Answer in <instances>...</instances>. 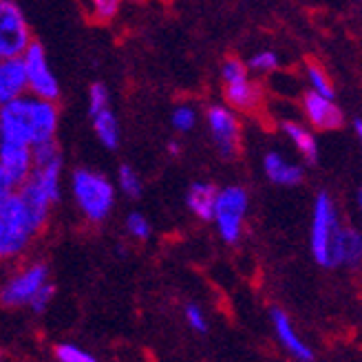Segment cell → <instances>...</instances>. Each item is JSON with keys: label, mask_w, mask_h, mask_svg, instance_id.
<instances>
[{"label": "cell", "mask_w": 362, "mask_h": 362, "mask_svg": "<svg viewBox=\"0 0 362 362\" xmlns=\"http://www.w3.org/2000/svg\"><path fill=\"white\" fill-rule=\"evenodd\" d=\"M40 228L35 226L21 194H0V255L5 259L23 255L31 237Z\"/></svg>", "instance_id": "obj_2"}, {"label": "cell", "mask_w": 362, "mask_h": 362, "mask_svg": "<svg viewBox=\"0 0 362 362\" xmlns=\"http://www.w3.org/2000/svg\"><path fill=\"white\" fill-rule=\"evenodd\" d=\"M226 100L232 108L237 111H250L259 102V88L250 80L237 82V84H226Z\"/></svg>", "instance_id": "obj_18"}, {"label": "cell", "mask_w": 362, "mask_h": 362, "mask_svg": "<svg viewBox=\"0 0 362 362\" xmlns=\"http://www.w3.org/2000/svg\"><path fill=\"white\" fill-rule=\"evenodd\" d=\"M216 197H219V190H216L212 184L194 181V184L188 188L186 202H188V208L199 216V219L212 221L214 219V208H216Z\"/></svg>", "instance_id": "obj_15"}, {"label": "cell", "mask_w": 362, "mask_h": 362, "mask_svg": "<svg viewBox=\"0 0 362 362\" xmlns=\"http://www.w3.org/2000/svg\"><path fill=\"white\" fill-rule=\"evenodd\" d=\"M338 219H336V208L327 192H318L314 202V214H312V255L318 265L322 267H334L332 259V245L338 232Z\"/></svg>", "instance_id": "obj_4"}, {"label": "cell", "mask_w": 362, "mask_h": 362, "mask_svg": "<svg viewBox=\"0 0 362 362\" xmlns=\"http://www.w3.org/2000/svg\"><path fill=\"white\" fill-rule=\"evenodd\" d=\"M356 202H358V212H360V221H362V186L356 192Z\"/></svg>", "instance_id": "obj_34"}, {"label": "cell", "mask_w": 362, "mask_h": 362, "mask_svg": "<svg viewBox=\"0 0 362 362\" xmlns=\"http://www.w3.org/2000/svg\"><path fill=\"white\" fill-rule=\"evenodd\" d=\"M53 354H56L58 362H98L95 356H90L88 351H84L76 345H66V342L58 345L56 349H53Z\"/></svg>", "instance_id": "obj_24"}, {"label": "cell", "mask_w": 362, "mask_h": 362, "mask_svg": "<svg viewBox=\"0 0 362 362\" xmlns=\"http://www.w3.org/2000/svg\"><path fill=\"white\" fill-rule=\"evenodd\" d=\"M33 151L18 146H0V194L21 190L33 173Z\"/></svg>", "instance_id": "obj_7"}, {"label": "cell", "mask_w": 362, "mask_h": 362, "mask_svg": "<svg viewBox=\"0 0 362 362\" xmlns=\"http://www.w3.org/2000/svg\"><path fill=\"white\" fill-rule=\"evenodd\" d=\"M31 151H33V164H35V168L49 166V164H53V161H58V159H60V153H58L56 141L42 144V146H35V148H31Z\"/></svg>", "instance_id": "obj_27"}, {"label": "cell", "mask_w": 362, "mask_h": 362, "mask_svg": "<svg viewBox=\"0 0 362 362\" xmlns=\"http://www.w3.org/2000/svg\"><path fill=\"white\" fill-rule=\"evenodd\" d=\"M303 106H305L307 119H310L320 131H338L340 126L345 124V117H342L340 108L332 100L320 98L318 93H314V90L305 93Z\"/></svg>", "instance_id": "obj_12"}, {"label": "cell", "mask_w": 362, "mask_h": 362, "mask_svg": "<svg viewBox=\"0 0 362 362\" xmlns=\"http://www.w3.org/2000/svg\"><path fill=\"white\" fill-rule=\"evenodd\" d=\"M186 320L192 329L197 332H206L208 329V322H206V316L202 312V307H197V305H188L186 307Z\"/></svg>", "instance_id": "obj_31"}, {"label": "cell", "mask_w": 362, "mask_h": 362, "mask_svg": "<svg viewBox=\"0 0 362 362\" xmlns=\"http://www.w3.org/2000/svg\"><path fill=\"white\" fill-rule=\"evenodd\" d=\"M93 129H95L100 141L104 144L106 148H111V151L117 148V144H119V126H117V117L113 115L111 108L93 119Z\"/></svg>", "instance_id": "obj_20"}, {"label": "cell", "mask_w": 362, "mask_h": 362, "mask_svg": "<svg viewBox=\"0 0 362 362\" xmlns=\"http://www.w3.org/2000/svg\"><path fill=\"white\" fill-rule=\"evenodd\" d=\"M25 64H27V74H29V88L33 98L47 100V102H56L60 95V84L56 76L51 74L49 62H47V53L40 42H31V47L25 53Z\"/></svg>", "instance_id": "obj_8"}, {"label": "cell", "mask_w": 362, "mask_h": 362, "mask_svg": "<svg viewBox=\"0 0 362 362\" xmlns=\"http://www.w3.org/2000/svg\"><path fill=\"white\" fill-rule=\"evenodd\" d=\"M269 316H272V325H274V329H276V336L281 338V342H283V347L292 354L294 358H298V360H303V362H310L312 358H314V354H312V349L305 345V342L296 336V332H294V327H292V322H289V316L283 312V310H279V307H272V312H269Z\"/></svg>", "instance_id": "obj_14"}, {"label": "cell", "mask_w": 362, "mask_h": 362, "mask_svg": "<svg viewBox=\"0 0 362 362\" xmlns=\"http://www.w3.org/2000/svg\"><path fill=\"white\" fill-rule=\"evenodd\" d=\"M56 296V285H51V283H47L40 292H38V296H35L33 300H31V310L33 312H45L47 310V305L51 303V298Z\"/></svg>", "instance_id": "obj_30"}, {"label": "cell", "mask_w": 362, "mask_h": 362, "mask_svg": "<svg viewBox=\"0 0 362 362\" xmlns=\"http://www.w3.org/2000/svg\"><path fill=\"white\" fill-rule=\"evenodd\" d=\"M279 64V58L274 51H259L255 56L250 58L247 62V69L252 71H261V74H267V71H274Z\"/></svg>", "instance_id": "obj_28"}, {"label": "cell", "mask_w": 362, "mask_h": 362, "mask_svg": "<svg viewBox=\"0 0 362 362\" xmlns=\"http://www.w3.org/2000/svg\"><path fill=\"white\" fill-rule=\"evenodd\" d=\"M58 108L38 98H21L3 104L0 111V146L35 148L56 141Z\"/></svg>", "instance_id": "obj_1"}, {"label": "cell", "mask_w": 362, "mask_h": 362, "mask_svg": "<svg viewBox=\"0 0 362 362\" xmlns=\"http://www.w3.org/2000/svg\"><path fill=\"white\" fill-rule=\"evenodd\" d=\"M170 122L175 126V131H181V133H188L192 131V126L197 124V113L192 111L190 106H177L173 115H170Z\"/></svg>", "instance_id": "obj_26"}, {"label": "cell", "mask_w": 362, "mask_h": 362, "mask_svg": "<svg viewBox=\"0 0 362 362\" xmlns=\"http://www.w3.org/2000/svg\"><path fill=\"white\" fill-rule=\"evenodd\" d=\"M208 126H210L212 139L216 144V148H219V153L226 159L237 157L239 135H241L237 115L226 106H210L208 108Z\"/></svg>", "instance_id": "obj_10"}, {"label": "cell", "mask_w": 362, "mask_h": 362, "mask_svg": "<svg viewBox=\"0 0 362 362\" xmlns=\"http://www.w3.org/2000/svg\"><path fill=\"white\" fill-rule=\"evenodd\" d=\"M60 170H62V159L42 168H33L31 173V179L42 188V192L51 199V204H56L60 199Z\"/></svg>", "instance_id": "obj_17"}, {"label": "cell", "mask_w": 362, "mask_h": 362, "mask_svg": "<svg viewBox=\"0 0 362 362\" xmlns=\"http://www.w3.org/2000/svg\"><path fill=\"white\" fill-rule=\"evenodd\" d=\"M265 175L279 186H296L303 181V168L296 164H289L279 153H267L263 159Z\"/></svg>", "instance_id": "obj_16"}, {"label": "cell", "mask_w": 362, "mask_h": 362, "mask_svg": "<svg viewBox=\"0 0 362 362\" xmlns=\"http://www.w3.org/2000/svg\"><path fill=\"white\" fill-rule=\"evenodd\" d=\"M95 13L100 18H104V21H108V18H113L117 13V3H108V0H98L95 3Z\"/></svg>", "instance_id": "obj_32"}, {"label": "cell", "mask_w": 362, "mask_h": 362, "mask_svg": "<svg viewBox=\"0 0 362 362\" xmlns=\"http://www.w3.org/2000/svg\"><path fill=\"white\" fill-rule=\"evenodd\" d=\"M221 78H223L226 84L245 82L247 80V66L241 60H237V58H230L221 66Z\"/></svg>", "instance_id": "obj_25"}, {"label": "cell", "mask_w": 362, "mask_h": 362, "mask_svg": "<svg viewBox=\"0 0 362 362\" xmlns=\"http://www.w3.org/2000/svg\"><path fill=\"white\" fill-rule=\"evenodd\" d=\"M71 186H74V197L80 210L90 221H104L115 202V190L108 184V179L100 173H90L86 168H78L71 175Z\"/></svg>", "instance_id": "obj_3"}, {"label": "cell", "mask_w": 362, "mask_h": 362, "mask_svg": "<svg viewBox=\"0 0 362 362\" xmlns=\"http://www.w3.org/2000/svg\"><path fill=\"white\" fill-rule=\"evenodd\" d=\"M283 131L287 133L289 139L296 144V148L300 151V155L314 164V161L318 159V144H316L314 135L307 129H303V126L296 124V122H283Z\"/></svg>", "instance_id": "obj_19"}, {"label": "cell", "mask_w": 362, "mask_h": 362, "mask_svg": "<svg viewBox=\"0 0 362 362\" xmlns=\"http://www.w3.org/2000/svg\"><path fill=\"white\" fill-rule=\"evenodd\" d=\"M126 228H129V232L133 234V237L137 239H148L151 237V223L144 214L139 212H131L129 216H126Z\"/></svg>", "instance_id": "obj_29"}, {"label": "cell", "mask_w": 362, "mask_h": 362, "mask_svg": "<svg viewBox=\"0 0 362 362\" xmlns=\"http://www.w3.org/2000/svg\"><path fill=\"white\" fill-rule=\"evenodd\" d=\"M247 190L241 186H226L219 190L214 208V223L226 243H237L243 230V219L247 210Z\"/></svg>", "instance_id": "obj_5"}, {"label": "cell", "mask_w": 362, "mask_h": 362, "mask_svg": "<svg viewBox=\"0 0 362 362\" xmlns=\"http://www.w3.org/2000/svg\"><path fill=\"white\" fill-rule=\"evenodd\" d=\"M29 88V74L25 58H13L0 62V102L9 104L25 98Z\"/></svg>", "instance_id": "obj_11"}, {"label": "cell", "mask_w": 362, "mask_h": 362, "mask_svg": "<svg viewBox=\"0 0 362 362\" xmlns=\"http://www.w3.org/2000/svg\"><path fill=\"white\" fill-rule=\"evenodd\" d=\"M305 69H307V80H310L314 93H318L320 98L334 100V84L329 76L325 74V69L314 58H305Z\"/></svg>", "instance_id": "obj_21"}, {"label": "cell", "mask_w": 362, "mask_h": 362, "mask_svg": "<svg viewBox=\"0 0 362 362\" xmlns=\"http://www.w3.org/2000/svg\"><path fill=\"white\" fill-rule=\"evenodd\" d=\"M104 111H108V88L104 84L95 82L88 88V113L95 119Z\"/></svg>", "instance_id": "obj_22"}, {"label": "cell", "mask_w": 362, "mask_h": 362, "mask_svg": "<svg viewBox=\"0 0 362 362\" xmlns=\"http://www.w3.org/2000/svg\"><path fill=\"white\" fill-rule=\"evenodd\" d=\"M31 35L25 23V16L16 3L0 5V58L13 60L23 58L31 47Z\"/></svg>", "instance_id": "obj_6"}, {"label": "cell", "mask_w": 362, "mask_h": 362, "mask_svg": "<svg viewBox=\"0 0 362 362\" xmlns=\"http://www.w3.org/2000/svg\"><path fill=\"white\" fill-rule=\"evenodd\" d=\"M334 265L342 267H360L362 265V234L349 226L338 228L332 245Z\"/></svg>", "instance_id": "obj_13"}, {"label": "cell", "mask_w": 362, "mask_h": 362, "mask_svg": "<svg viewBox=\"0 0 362 362\" xmlns=\"http://www.w3.org/2000/svg\"><path fill=\"white\" fill-rule=\"evenodd\" d=\"M168 153H170V155H179V144H177V141H170V144H168Z\"/></svg>", "instance_id": "obj_35"}, {"label": "cell", "mask_w": 362, "mask_h": 362, "mask_svg": "<svg viewBox=\"0 0 362 362\" xmlns=\"http://www.w3.org/2000/svg\"><path fill=\"white\" fill-rule=\"evenodd\" d=\"M117 184L124 190V194H129L131 199H137L141 194V181H139L137 173L131 166H126V164L119 166V170H117Z\"/></svg>", "instance_id": "obj_23"}, {"label": "cell", "mask_w": 362, "mask_h": 362, "mask_svg": "<svg viewBox=\"0 0 362 362\" xmlns=\"http://www.w3.org/2000/svg\"><path fill=\"white\" fill-rule=\"evenodd\" d=\"M49 269L42 263H33L29 267H25L21 274L11 276L5 287H3V303L7 307H18V305H25L38 296L40 289L49 283Z\"/></svg>", "instance_id": "obj_9"}, {"label": "cell", "mask_w": 362, "mask_h": 362, "mask_svg": "<svg viewBox=\"0 0 362 362\" xmlns=\"http://www.w3.org/2000/svg\"><path fill=\"white\" fill-rule=\"evenodd\" d=\"M354 131H356V135H358V139L362 144V119H354Z\"/></svg>", "instance_id": "obj_33"}]
</instances>
